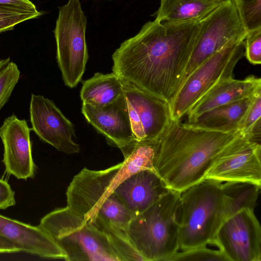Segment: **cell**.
I'll return each mask as SVG.
<instances>
[{
	"label": "cell",
	"instance_id": "obj_10",
	"mask_svg": "<svg viewBox=\"0 0 261 261\" xmlns=\"http://www.w3.org/2000/svg\"><path fill=\"white\" fill-rule=\"evenodd\" d=\"M122 81L135 139L159 140L172 121L169 104L127 81Z\"/></svg>",
	"mask_w": 261,
	"mask_h": 261
},
{
	"label": "cell",
	"instance_id": "obj_25",
	"mask_svg": "<svg viewBox=\"0 0 261 261\" xmlns=\"http://www.w3.org/2000/svg\"><path fill=\"white\" fill-rule=\"evenodd\" d=\"M206 246L178 251L169 261H227L219 249L214 250Z\"/></svg>",
	"mask_w": 261,
	"mask_h": 261
},
{
	"label": "cell",
	"instance_id": "obj_19",
	"mask_svg": "<svg viewBox=\"0 0 261 261\" xmlns=\"http://www.w3.org/2000/svg\"><path fill=\"white\" fill-rule=\"evenodd\" d=\"M155 20L169 22L199 21L224 0H160Z\"/></svg>",
	"mask_w": 261,
	"mask_h": 261
},
{
	"label": "cell",
	"instance_id": "obj_27",
	"mask_svg": "<svg viewBox=\"0 0 261 261\" xmlns=\"http://www.w3.org/2000/svg\"><path fill=\"white\" fill-rule=\"evenodd\" d=\"M245 56L253 65L261 63V28L247 32L245 39Z\"/></svg>",
	"mask_w": 261,
	"mask_h": 261
},
{
	"label": "cell",
	"instance_id": "obj_11",
	"mask_svg": "<svg viewBox=\"0 0 261 261\" xmlns=\"http://www.w3.org/2000/svg\"><path fill=\"white\" fill-rule=\"evenodd\" d=\"M261 145L242 135L218 157L205 179L221 182H247L261 187Z\"/></svg>",
	"mask_w": 261,
	"mask_h": 261
},
{
	"label": "cell",
	"instance_id": "obj_28",
	"mask_svg": "<svg viewBox=\"0 0 261 261\" xmlns=\"http://www.w3.org/2000/svg\"><path fill=\"white\" fill-rule=\"evenodd\" d=\"M15 204V193L10 185L0 179V210H5Z\"/></svg>",
	"mask_w": 261,
	"mask_h": 261
},
{
	"label": "cell",
	"instance_id": "obj_29",
	"mask_svg": "<svg viewBox=\"0 0 261 261\" xmlns=\"http://www.w3.org/2000/svg\"><path fill=\"white\" fill-rule=\"evenodd\" d=\"M0 6L22 11H38L29 0H0Z\"/></svg>",
	"mask_w": 261,
	"mask_h": 261
},
{
	"label": "cell",
	"instance_id": "obj_16",
	"mask_svg": "<svg viewBox=\"0 0 261 261\" xmlns=\"http://www.w3.org/2000/svg\"><path fill=\"white\" fill-rule=\"evenodd\" d=\"M0 234L14 243L19 252L44 258L65 259L60 248L38 226L0 215Z\"/></svg>",
	"mask_w": 261,
	"mask_h": 261
},
{
	"label": "cell",
	"instance_id": "obj_17",
	"mask_svg": "<svg viewBox=\"0 0 261 261\" xmlns=\"http://www.w3.org/2000/svg\"><path fill=\"white\" fill-rule=\"evenodd\" d=\"M261 89V80L254 75L244 80H224L210 90L189 111L187 122L216 107L251 96Z\"/></svg>",
	"mask_w": 261,
	"mask_h": 261
},
{
	"label": "cell",
	"instance_id": "obj_18",
	"mask_svg": "<svg viewBox=\"0 0 261 261\" xmlns=\"http://www.w3.org/2000/svg\"><path fill=\"white\" fill-rule=\"evenodd\" d=\"M253 95L211 109L201 114L192 121L186 123L207 130L225 133L239 130Z\"/></svg>",
	"mask_w": 261,
	"mask_h": 261
},
{
	"label": "cell",
	"instance_id": "obj_26",
	"mask_svg": "<svg viewBox=\"0 0 261 261\" xmlns=\"http://www.w3.org/2000/svg\"><path fill=\"white\" fill-rule=\"evenodd\" d=\"M41 14L39 11H22L0 6V33L12 30L15 25Z\"/></svg>",
	"mask_w": 261,
	"mask_h": 261
},
{
	"label": "cell",
	"instance_id": "obj_20",
	"mask_svg": "<svg viewBox=\"0 0 261 261\" xmlns=\"http://www.w3.org/2000/svg\"><path fill=\"white\" fill-rule=\"evenodd\" d=\"M122 79L113 72L95 73L83 82L80 92L82 103L103 107L115 101L123 93Z\"/></svg>",
	"mask_w": 261,
	"mask_h": 261
},
{
	"label": "cell",
	"instance_id": "obj_7",
	"mask_svg": "<svg viewBox=\"0 0 261 261\" xmlns=\"http://www.w3.org/2000/svg\"><path fill=\"white\" fill-rule=\"evenodd\" d=\"M86 27L80 0H69L59 8L54 31L57 61L64 84L70 88L77 85L85 71L88 59Z\"/></svg>",
	"mask_w": 261,
	"mask_h": 261
},
{
	"label": "cell",
	"instance_id": "obj_5",
	"mask_svg": "<svg viewBox=\"0 0 261 261\" xmlns=\"http://www.w3.org/2000/svg\"><path fill=\"white\" fill-rule=\"evenodd\" d=\"M222 183L204 179L180 193V250L207 246L214 239L224 221Z\"/></svg>",
	"mask_w": 261,
	"mask_h": 261
},
{
	"label": "cell",
	"instance_id": "obj_13",
	"mask_svg": "<svg viewBox=\"0 0 261 261\" xmlns=\"http://www.w3.org/2000/svg\"><path fill=\"white\" fill-rule=\"evenodd\" d=\"M30 132L27 121L15 115L6 118L0 127L6 171L19 179L27 180L35 174Z\"/></svg>",
	"mask_w": 261,
	"mask_h": 261
},
{
	"label": "cell",
	"instance_id": "obj_8",
	"mask_svg": "<svg viewBox=\"0 0 261 261\" xmlns=\"http://www.w3.org/2000/svg\"><path fill=\"white\" fill-rule=\"evenodd\" d=\"M198 22L199 30L184 80L229 42L245 40L247 33L233 0H224Z\"/></svg>",
	"mask_w": 261,
	"mask_h": 261
},
{
	"label": "cell",
	"instance_id": "obj_21",
	"mask_svg": "<svg viewBox=\"0 0 261 261\" xmlns=\"http://www.w3.org/2000/svg\"><path fill=\"white\" fill-rule=\"evenodd\" d=\"M221 186L225 220L242 209L254 210L261 187L247 182H225Z\"/></svg>",
	"mask_w": 261,
	"mask_h": 261
},
{
	"label": "cell",
	"instance_id": "obj_4",
	"mask_svg": "<svg viewBox=\"0 0 261 261\" xmlns=\"http://www.w3.org/2000/svg\"><path fill=\"white\" fill-rule=\"evenodd\" d=\"M38 226L60 248L65 260L122 261L116 248L105 232L67 206L45 215Z\"/></svg>",
	"mask_w": 261,
	"mask_h": 261
},
{
	"label": "cell",
	"instance_id": "obj_15",
	"mask_svg": "<svg viewBox=\"0 0 261 261\" xmlns=\"http://www.w3.org/2000/svg\"><path fill=\"white\" fill-rule=\"evenodd\" d=\"M169 190L155 172L146 169L129 175L117 186L113 193L135 216Z\"/></svg>",
	"mask_w": 261,
	"mask_h": 261
},
{
	"label": "cell",
	"instance_id": "obj_14",
	"mask_svg": "<svg viewBox=\"0 0 261 261\" xmlns=\"http://www.w3.org/2000/svg\"><path fill=\"white\" fill-rule=\"evenodd\" d=\"M82 113L87 121L106 138L108 144L119 149L135 139L123 93L103 107L82 103Z\"/></svg>",
	"mask_w": 261,
	"mask_h": 261
},
{
	"label": "cell",
	"instance_id": "obj_9",
	"mask_svg": "<svg viewBox=\"0 0 261 261\" xmlns=\"http://www.w3.org/2000/svg\"><path fill=\"white\" fill-rule=\"evenodd\" d=\"M211 244L227 261H261V226L254 210L243 208L228 217Z\"/></svg>",
	"mask_w": 261,
	"mask_h": 261
},
{
	"label": "cell",
	"instance_id": "obj_12",
	"mask_svg": "<svg viewBox=\"0 0 261 261\" xmlns=\"http://www.w3.org/2000/svg\"><path fill=\"white\" fill-rule=\"evenodd\" d=\"M32 130L43 141L66 154L76 153L80 146L73 138L74 126L51 100L32 94L30 103Z\"/></svg>",
	"mask_w": 261,
	"mask_h": 261
},
{
	"label": "cell",
	"instance_id": "obj_6",
	"mask_svg": "<svg viewBox=\"0 0 261 261\" xmlns=\"http://www.w3.org/2000/svg\"><path fill=\"white\" fill-rule=\"evenodd\" d=\"M244 56L245 40L232 41L195 69L170 105L171 120H180L213 87L232 78L236 66Z\"/></svg>",
	"mask_w": 261,
	"mask_h": 261
},
{
	"label": "cell",
	"instance_id": "obj_22",
	"mask_svg": "<svg viewBox=\"0 0 261 261\" xmlns=\"http://www.w3.org/2000/svg\"><path fill=\"white\" fill-rule=\"evenodd\" d=\"M261 117V89L252 96L250 104L240 124L239 130L247 139L260 143Z\"/></svg>",
	"mask_w": 261,
	"mask_h": 261
},
{
	"label": "cell",
	"instance_id": "obj_30",
	"mask_svg": "<svg viewBox=\"0 0 261 261\" xmlns=\"http://www.w3.org/2000/svg\"><path fill=\"white\" fill-rule=\"evenodd\" d=\"M18 252L19 251L14 243L0 234V253Z\"/></svg>",
	"mask_w": 261,
	"mask_h": 261
},
{
	"label": "cell",
	"instance_id": "obj_2",
	"mask_svg": "<svg viewBox=\"0 0 261 261\" xmlns=\"http://www.w3.org/2000/svg\"><path fill=\"white\" fill-rule=\"evenodd\" d=\"M240 135V130H207L172 120L158 141L155 172L169 189L181 193L204 179L215 160Z\"/></svg>",
	"mask_w": 261,
	"mask_h": 261
},
{
	"label": "cell",
	"instance_id": "obj_23",
	"mask_svg": "<svg viewBox=\"0 0 261 261\" xmlns=\"http://www.w3.org/2000/svg\"><path fill=\"white\" fill-rule=\"evenodd\" d=\"M20 74L17 65L10 58L0 60V110L8 101Z\"/></svg>",
	"mask_w": 261,
	"mask_h": 261
},
{
	"label": "cell",
	"instance_id": "obj_3",
	"mask_svg": "<svg viewBox=\"0 0 261 261\" xmlns=\"http://www.w3.org/2000/svg\"><path fill=\"white\" fill-rule=\"evenodd\" d=\"M180 193L169 190L130 221L128 235L144 261H169L180 250Z\"/></svg>",
	"mask_w": 261,
	"mask_h": 261
},
{
	"label": "cell",
	"instance_id": "obj_1",
	"mask_svg": "<svg viewBox=\"0 0 261 261\" xmlns=\"http://www.w3.org/2000/svg\"><path fill=\"white\" fill-rule=\"evenodd\" d=\"M198 21H148L112 55V71L170 105L184 80Z\"/></svg>",
	"mask_w": 261,
	"mask_h": 261
},
{
	"label": "cell",
	"instance_id": "obj_24",
	"mask_svg": "<svg viewBox=\"0 0 261 261\" xmlns=\"http://www.w3.org/2000/svg\"><path fill=\"white\" fill-rule=\"evenodd\" d=\"M247 32L261 28V0H233Z\"/></svg>",
	"mask_w": 261,
	"mask_h": 261
}]
</instances>
